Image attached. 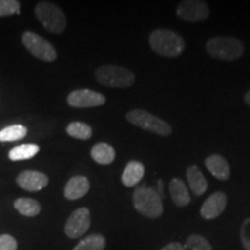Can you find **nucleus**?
<instances>
[{
    "mask_svg": "<svg viewBox=\"0 0 250 250\" xmlns=\"http://www.w3.org/2000/svg\"><path fill=\"white\" fill-rule=\"evenodd\" d=\"M18 243L17 240L9 234H2L0 235V250H17Z\"/></svg>",
    "mask_w": 250,
    "mask_h": 250,
    "instance_id": "27",
    "label": "nucleus"
},
{
    "mask_svg": "<svg viewBox=\"0 0 250 250\" xmlns=\"http://www.w3.org/2000/svg\"><path fill=\"white\" fill-rule=\"evenodd\" d=\"M177 17L189 22L204 21L210 15V9L205 1L199 0H184L181 1L176 9Z\"/></svg>",
    "mask_w": 250,
    "mask_h": 250,
    "instance_id": "9",
    "label": "nucleus"
},
{
    "mask_svg": "<svg viewBox=\"0 0 250 250\" xmlns=\"http://www.w3.org/2000/svg\"><path fill=\"white\" fill-rule=\"evenodd\" d=\"M206 51L211 57L221 61H236L243 55L245 46L235 37L218 36L206 42Z\"/></svg>",
    "mask_w": 250,
    "mask_h": 250,
    "instance_id": "3",
    "label": "nucleus"
},
{
    "mask_svg": "<svg viewBox=\"0 0 250 250\" xmlns=\"http://www.w3.org/2000/svg\"><path fill=\"white\" fill-rule=\"evenodd\" d=\"M95 78L100 83L111 88H126L134 83V74L127 68L105 65L99 67L95 72Z\"/></svg>",
    "mask_w": 250,
    "mask_h": 250,
    "instance_id": "5",
    "label": "nucleus"
},
{
    "mask_svg": "<svg viewBox=\"0 0 250 250\" xmlns=\"http://www.w3.org/2000/svg\"><path fill=\"white\" fill-rule=\"evenodd\" d=\"M205 166L208 170L213 175L215 179L220 181H227L230 176V168L226 159L219 154H212L205 160Z\"/></svg>",
    "mask_w": 250,
    "mask_h": 250,
    "instance_id": "14",
    "label": "nucleus"
},
{
    "mask_svg": "<svg viewBox=\"0 0 250 250\" xmlns=\"http://www.w3.org/2000/svg\"><path fill=\"white\" fill-rule=\"evenodd\" d=\"M149 45L158 55L164 57H177L184 51L183 37L169 29H156L149 35Z\"/></svg>",
    "mask_w": 250,
    "mask_h": 250,
    "instance_id": "1",
    "label": "nucleus"
},
{
    "mask_svg": "<svg viewBox=\"0 0 250 250\" xmlns=\"http://www.w3.org/2000/svg\"><path fill=\"white\" fill-rule=\"evenodd\" d=\"M90 223H92V219H90L88 208H78L68 217L66 225H65V234L70 239H78L87 233L90 227Z\"/></svg>",
    "mask_w": 250,
    "mask_h": 250,
    "instance_id": "8",
    "label": "nucleus"
},
{
    "mask_svg": "<svg viewBox=\"0 0 250 250\" xmlns=\"http://www.w3.org/2000/svg\"><path fill=\"white\" fill-rule=\"evenodd\" d=\"M126 120L131 124L136 125L140 129L148 131V132L159 134L162 137L170 136L173 132V129L167 122H165L158 116L149 114L145 110H140V109H134L126 114Z\"/></svg>",
    "mask_w": 250,
    "mask_h": 250,
    "instance_id": "6",
    "label": "nucleus"
},
{
    "mask_svg": "<svg viewBox=\"0 0 250 250\" xmlns=\"http://www.w3.org/2000/svg\"><path fill=\"white\" fill-rule=\"evenodd\" d=\"M145 174V167L142 162L139 161H130L125 166L123 174H122V183L125 187H134L137 186Z\"/></svg>",
    "mask_w": 250,
    "mask_h": 250,
    "instance_id": "16",
    "label": "nucleus"
},
{
    "mask_svg": "<svg viewBox=\"0 0 250 250\" xmlns=\"http://www.w3.org/2000/svg\"><path fill=\"white\" fill-rule=\"evenodd\" d=\"M15 210L26 217H36L41 212L40 203L31 198H19L14 202Z\"/></svg>",
    "mask_w": 250,
    "mask_h": 250,
    "instance_id": "20",
    "label": "nucleus"
},
{
    "mask_svg": "<svg viewBox=\"0 0 250 250\" xmlns=\"http://www.w3.org/2000/svg\"><path fill=\"white\" fill-rule=\"evenodd\" d=\"M161 250H186V248L179 242H171L169 245L165 246Z\"/></svg>",
    "mask_w": 250,
    "mask_h": 250,
    "instance_id": "28",
    "label": "nucleus"
},
{
    "mask_svg": "<svg viewBox=\"0 0 250 250\" xmlns=\"http://www.w3.org/2000/svg\"><path fill=\"white\" fill-rule=\"evenodd\" d=\"M28 129L21 124L9 125L0 131V142H15L26 137Z\"/></svg>",
    "mask_w": 250,
    "mask_h": 250,
    "instance_id": "22",
    "label": "nucleus"
},
{
    "mask_svg": "<svg viewBox=\"0 0 250 250\" xmlns=\"http://www.w3.org/2000/svg\"><path fill=\"white\" fill-rule=\"evenodd\" d=\"M240 237H241L243 248L246 250H250V218H247L243 221L241 230H240Z\"/></svg>",
    "mask_w": 250,
    "mask_h": 250,
    "instance_id": "26",
    "label": "nucleus"
},
{
    "mask_svg": "<svg viewBox=\"0 0 250 250\" xmlns=\"http://www.w3.org/2000/svg\"><path fill=\"white\" fill-rule=\"evenodd\" d=\"M89 181L85 176H74L70 179L66 187H65L64 195L68 201H77V199L83 198L89 191Z\"/></svg>",
    "mask_w": 250,
    "mask_h": 250,
    "instance_id": "13",
    "label": "nucleus"
},
{
    "mask_svg": "<svg viewBox=\"0 0 250 250\" xmlns=\"http://www.w3.org/2000/svg\"><path fill=\"white\" fill-rule=\"evenodd\" d=\"M40 152V147L36 144H23V145L17 146L9 151L8 158L12 161H21L28 160V159L34 158L37 153Z\"/></svg>",
    "mask_w": 250,
    "mask_h": 250,
    "instance_id": "19",
    "label": "nucleus"
},
{
    "mask_svg": "<svg viewBox=\"0 0 250 250\" xmlns=\"http://www.w3.org/2000/svg\"><path fill=\"white\" fill-rule=\"evenodd\" d=\"M66 132L72 138L87 140L92 137L93 130L88 124L83 123V122H72V123L68 124Z\"/></svg>",
    "mask_w": 250,
    "mask_h": 250,
    "instance_id": "23",
    "label": "nucleus"
},
{
    "mask_svg": "<svg viewBox=\"0 0 250 250\" xmlns=\"http://www.w3.org/2000/svg\"><path fill=\"white\" fill-rule=\"evenodd\" d=\"M184 248H188L189 250H213L210 242L204 236L198 235V234H192L188 237Z\"/></svg>",
    "mask_w": 250,
    "mask_h": 250,
    "instance_id": "24",
    "label": "nucleus"
},
{
    "mask_svg": "<svg viewBox=\"0 0 250 250\" xmlns=\"http://www.w3.org/2000/svg\"><path fill=\"white\" fill-rule=\"evenodd\" d=\"M20 14V2L17 0H0V18Z\"/></svg>",
    "mask_w": 250,
    "mask_h": 250,
    "instance_id": "25",
    "label": "nucleus"
},
{
    "mask_svg": "<svg viewBox=\"0 0 250 250\" xmlns=\"http://www.w3.org/2000/svg\"><path fill=\"white\" fill-rule=\"evenodd\" d=\"M158 187H159V190H158L159 196L162 197V195H164V187H162V181L161 180L158 181Z\"/></svg>",
    "mask_w": 250,
    "mask_h": 250,
    "instance_id": "29",
    "label": "nucleus"
},
{
    "mask_svg": "<svg viewBox=\"0 0 250 250\" xmlns=\"http://www.w3.org/2000/svg\"><path fill=\"white\" fill-rule=\"evenodd\" d=\"M36 18L50 33L61 34L66 29L67 20L64 12L57 5L49 1H40L35 8Z\"/></svg>",
    "mask_w": 250,
    "mask_h": 250,
    "instance_id": "4",
    "label": "nucleus"
},
{
    "mask_svg": "<svg viewBox=\"0 0 250 250\" xmlns=\"http://www.w3.org/2000/svg\"><path fill=\"white\" fill-rule=\"evenodd\" d=\"M187 179L190 189L196 196L204 195V192L208 190V181H206L198 166L192 165L188 168Z\"/></svg>",
    "mask_w": 250,
    "mask_h": 250,
    "instance_id": "15",
    "label": "nucleus"
},
{
    "mask_svg": "<svg viewBox=\"0 0 250 250\" xmlns=\"http://www.w3.org/2000/svg\"><path fill=\"white\" fill-rule=\"evenodd\" d=\"M17 182L23 190L30 192L41 191L49 183V179L45 174L35 170L22 171L18 176Z\"/></svg>",
    "mask_w": 250,
    "mask_h": 250,
    "instance_id": "12",
    "label": "nucleus"
},
{
    "mask_svg": "<svg viewBox=\"0 0 250 250\" xmlns=\"http://www.w3.org/2000/svg\"><path fill=\"white\" fill-rule=\"evenodd\" d=\"M105 239L101 234H92L86 236L78 245L74 247L73 250H104Z\"/></svg>",
    "mask_w": 250,
    "mask_h": 250,
    "instance_id": "21",
    "label": "nucleus"
},
{
    "mask_svg": "<svg viewBox=\"0 0 250 250\" xmlns=\"http://www.w3.org/2000/svg\"><path fill=\"white\" fill-rule=\"evenodd\" d=\"M227 205V196L224 192L217 191L208 197L203 203L201 208V215L206 220L218 218L225 211Z\"/></svg>",
    "mask_w": 250,
    "mask_h": 250,
    "instance_id": "11",
    "label": "nucleus"
},
{
    "mask_svg": "<svg viewBox=\"0 0 250 250\" xmlns=\"http://www.w3.org/2000/svg\"><path fill=\"white\" fill-rule=\"evenodd\" d=\"M245 101H246L247 104H248L250 107V90H249V92H247V94L245 95Z\"/></svg>",
    "mask_w": 250,
    "mask_h": 250,
    "instance_id": "30",
    "label": "nucleus"
},
{
    "mask_svg": "<svg viewBox=\"0 0 250 250\" xmlns=\"http://www.w3.org/2000/svg\"><path fill=\"white\" fill-rule=\"evenodd\" d=\"M93 160L100 165H110L115 160V149L107 143H98L90 151Z\"/></svg>",
    "mask_w": 250,
    "mask_h": 250,
    "instance_id": "18",
    "label": "nucleus"
},
{
    "mask_svg": "<svg viewBox=\"0 0 250 250\" xmlns=\"http://www.w3.org/2000/svg\"><path fill=\"white\" fill-rule=\"evenodd\" d=\"M67 103L73 108H92L104 104L105 98L94 90L78 89L67 96Z\"/></svg>",
    "mask_w": 250,
    "mask_h": 250,
    "instance_id": "10",
    "label": "nucleus"
},
{
    "mask_svg": "<svg viewBox=\"0 0 250 250\" xmlns=\"http://www.w3.org/2000/svg\"><path fill=\"white\" fill-rule=\"evenodd\" d=\"M133 205L140 214L149 219H156L164 213L161 197L151 187L143 186L134 190Z\"/></svg>",
    "mask_w": 250,
    "mask_h": 250,
    "instance_id": "2",
    "label": "nucleus"
},
{
    "mask_svg": "<svg viewBox=\"0 0 250 250\" xmlns=\"http://www.w3.org/2000/svg\"><path fill=\"white\" fill-rule=\"evenodd\" d=\"M22 43L24 48L34 57L39 58L41 61L51 62L57 58V52L51 45V43L40 36L39 34L33 33V31H26L22 35Z\"/></svg>",
    "mask_w": 250,
    "mask_h": 250,
    "instance_id": "7",
    "label": "nucleus"
},
{
    "mask_svg": "<svg viewBox=\"0 0 250 250\" xmlns=\"http://www.w3.org/2000/svg\"><path fill=\"white\" fill-rule=\"evenodd\" d=\"M169 191L171 199L174 204L179 208H184L189 204L191 198H190L189 191H188L186 183L181 179H173L169 183Z\"/></svg>",
    "mask_w": 250,
    "mask_h": 250,
    "instance_id": "17",
    "label": "nucleus"
}]
</instances>
